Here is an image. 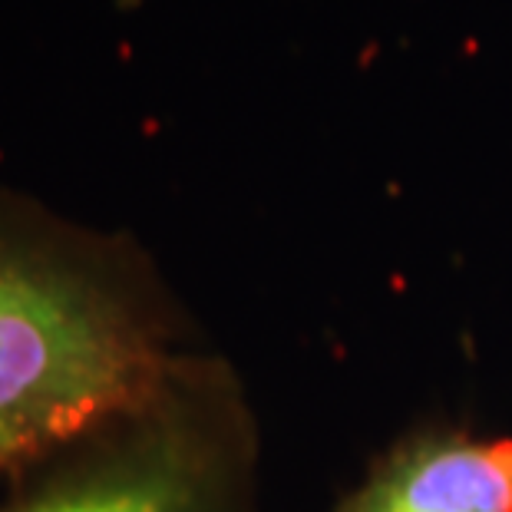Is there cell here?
Instances as JSON below:
<instances>
[{"mask_svg":"<svg viewBox=\"0 0 512 512\" xmlns=\"http://www.w3.org/2000/svg\"><path fill=\"white\" fill-rule=\"evenodd\" d=\"M334 512H512V437L417 427L370 463Z\"/></svg>","mask_w":512,"mask_h":512,"instance_id":"3957f363","label":"cell"},{"mask_svg":"<svg viewBox=\"0 0 512 512\" xmlns=\"http://www.w3.org/2000/svg\"><path fill=\"white\" fill-rule=\"evenodd\" d=\"M0 512H265L242 370L195 344L136 407L0 489Z\"/></svg>","mask_w":512,"mask_h":512,"instance_id":"7a4b0ae2","label":"cell"},{"mask_svg":"<svg viewBox=\"0 0 512 512\" xmlns=\"http://www.w3.org/2000/svg\"><path fill=\"white\" fill-rule=\"evenodd\" d=\"M192 347L139 238L0 182V489L136 407Z\"/></svg>","mask_w":512,"mask_h":512,"instance_id":"6da1fadb","label":"cell"}]
</instances>
